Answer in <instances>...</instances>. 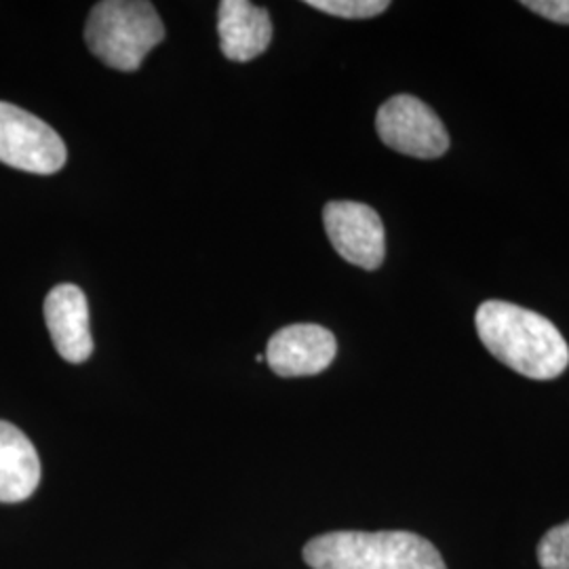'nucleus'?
<instances>
[{
  "mask_svg": "<svg viewBox=\"0 0 569 569\" xmlns=\"http://www.w3.org/2000/svg\"><path fill=\"white\" fill-rule=\"evenodd\" d=\"M39 483L41 460L32 441L16 425L0 420V502H23Z\"/></svg>",
  "mask_w": 569,
  "mask_h": 569,
  "instance_id": "10",
  "label": "nucleus"
},
{
  "mask_svg": "<svg viewBox=\"0 0 569 569\" xmlns=\"http://www.w3.org/2000/svg\"><path fill=\"white\" fill-rule=\"evenodd\" d=\"M338 352L336 336L321 326L279 329L266 346V363L281 378H305L326 371Z\"/></svg>",
  "mask_w": 569,
  "mask_h": 569,
  "instance_id": "7",
  "label": "nucleus"
},
{
  "mask_svg": "<svg viewBox=\"0 0 569 569\" xmlns=\"http://www.w3.org/2000/svg\"><path fill=\"white\" fill-rule=\"evenodd\" d=\"M376 129L388 148L413 159L430 161L448 152L446 124L430 106L413 96H395L382 103Z\"/></svg>",
  "mask_w": 569,
  "mask_h": 569,
  "instance_id": "5",
  "label": "nucleus"
},
{
  "mask_svg": "<svg viewBox=\"0 0 569 569\" xmlns=\"http://www.w3.org/2000/svg\"><path fill=\"white\" fill-rule=\"evenodd\" d=\"M44 321L53 346L68 363H84L93 352L89 305L81 287L61 283L44 300Z\"/></svg>",
  "mask_w": 569,
  "mask_h": 569,
  "instance_id": "8",
  "label": "nucleus"
},
{
  "mask_svg": "<svg viewBox=\"0 0 569 569\" xmlns=\"http://www.w3.org/2000/svg\"><path fill=\"white\" fill-rule=\"evenodd\" d=\"M163 39V21L154 4L146 0L98 2L84 26L89 51L108 68L121 72H136Z\"/></svg>",
  "mask_w": 569,
  "mask_h": 569,
  "instance_id": "3",
  "label": "nucleus"
},
{
  "mask_svg": "<svg viewBox=\"0 0 569 569\" xmlns=\"http://www.w3.org/2000/svg\"><path fill=\"white\" fill-rule=\"evenodd\" d=\"M477 333L505 366L531 380H555L569 366V346L547 317L528 308L488 300L479 306Z\"/></svg>",
  "mask_w": 569,
  "mask_h": 569,
  "instance_id": "1",
  "label": "nucleus"
},
{
  "mask_svg": "<svg viewBox=\"0 0 569 569\" xmlns=\"http://www.w3.org/2000/svg\"><path fill=\"white\" fill-rule=\"evenodd\" d=\"M312 569H448L441 552L411 531H329L305 547Z\"/></svg>",
  "mask_w": 569,
  "mask_h": 569,
  "instance_id": "2",
  "label": "nucleus"
},
{
  "mask_svg": "<svg viewBox=\"0 0 569 569\" xmlns=\"http://www.w3.org/2000/svg\"><path fill=\"white\" fill-rule=\"evenodd\" d=\"M218 34L228 60L251 61L262 56L272 41V21L264 7L249 0H222Z\"/></svg>",
  "mask_w": 569,
  "mask_h": 569,
  "instance_id": "9",
  "label": "nucleus"
},
{
  "mask_svg": "<svg viewBox=\"0 0 569 569\" xmlns=\"http://www.w3.org/2000/svg\"><path fill=\"white\" fill-rule=\"evenodd\" d=\"M68 150L60 136L39 117L0 102V163L37 176L58 173Z\"/></svg>",
  "mask_w": 569,
  "mask_h": 569,
  "instance_id": "4",
  "label": "nucleus"
},
{
  "mask_svg": "<svg viewBox=\"0 0 569 569\" xmlns=\"http://www.w3.org/2000/svg\"><path fill=\"white\" fill-rule=\"evenodd\" d=\"M542 569H569V521L549 529L538 545Z\"/></svg>",
  "mask_w": 569,
  "mask_h": 569,
  "instance_id": "12",
  "label": "nucleus"
},
{
  "mask_svg": "<svg viewBox=\"0 0 569 569\" xmlns=\"http://www.w3.org/2000/svg\"><path fill=\"white\" fill-rule=\"evenodd\" d=\"M521 4L547 20L569 26V0H523Z\"/></svg>",
  "mask_w": 569,
  "mask_h": 569,
  "instance_id": "13",
  "label": "nucleus"
},
{
  "mask_svg": "<svg viewBox=\"0 0 569 569\" xmlns=\"http://www.w3.org/2000/svg\"><path fill=\"white\" fill-rule=\"evenodd\" d=\"M256 361H258V363H264V361H266L264 355H256Z\"/></svg>",
  "mask_w": 569,
  "mask_h": 569,
  "instance_id": "14",
  "label": "nucleus"
},
{
  "mask_svg": "<svg viewBox=\"0 0 569 569\" xmlns=\"http://www.w3.org/2000/svg\"><path fill=\"white\" fill-rule=\"evenodd\" d=\"M323 224L333 249L346 262L366 270H376L385 262V224L369 204L331 201L323 209Z\"/></svg>",
  "mask_w": 569,
  "mask_h": 569,
  "instance_id": "6",
  "label": "nucleus"
},
{
  "mask_svg": "<svg viewBox=\"0 0 569 569\" xmlns=\"http://www.w3.org/2000/svg\"><path fill=\"white\" fill-rule=\"evenodd\" d=\"M306 4L345 20H369L390 7L388 0H308Z\"/></svg>",
  "mask_w": 569,
  "mask_h": 569,
  "instance_id": "11",
  "label": "nucleus"
}]
</instances>
